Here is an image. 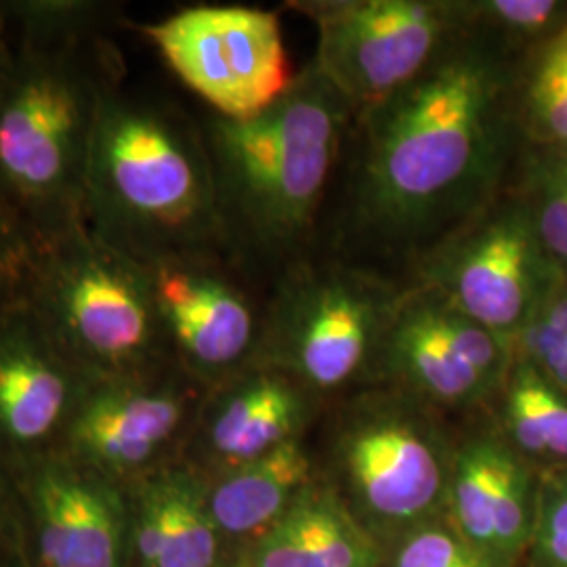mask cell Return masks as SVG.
Returning <instances> with one entry per match:
<instances>
[{"instance_id": "20", "label": "cell", "mask_w": 567, "mask_h": 567, "mask_svg": "<svg viewBox=\"0 0 567 567\" xmlns=\"http://www.w3.org/2000/svg\"><path fill=\"white\" fill-rule=\"evenodd\" d=\"M284 519L322 567H381L379 543L358 524L332 486L313 480Z\"/></svg>"}, {"instance_id": "16", "label": "cell", "mask_w": 567, "mask_h": 567, "mask_svg": "<svg viewBox=\"0 0 567 567\" xmlns=\"http://www.w3.org/2000/svg\"><path fill=\"white\" fill-rule=\"evenodd\" d=\"M447 513L456 532L494 567H511L534 529L536 494L519 452L496 435L454 452Z\"/></svg>"}, {"instance_id": "15", "label": "cell", "mask_w": 567, "mask_h": 567, "mask_svg": "<svg viewBox=\"0 0 567 567\" xmlns=\"http://www.w3.org/2000/svg\"><path fill=\"white\" fill-rule=\"evenodd\" d=\"M91 379L20 299L0 307V465L60 452Z\"/></svg>"}, {"instance_id": "24", "label": "cell", "mask_w": 567, "mask_h": 567, "mask_svg": "<svg viewBox=\"0 0 567 567\" xmlns=\"http://www.w3.org/2000/svg\"><path fill=\"white\" fill-rule=\"evenodd\" d=\"M527 107L534 135L567 150V37L540 63L529 89Z\"/></svg>"}, {"instance_id": "23", "label": "cell", "mask_w": 567, "mask_h": 567, "mask_svg": "<svg viewBox=\"0 0 567 567\" xmlns=\"http://www.w3.org/2000/svg\"><path fill=\"white\" fill-rule=\"evenodd\" d=\"M389 567H494L450 519H433L393 543Z\"/></svg>"}, {"instance_id": "7", "label": "cell", "mask_w": 567, "mask_h": 567, "mask_svg": "<svg viewBox=\"0 0 567 567\" xmlns=\"http://www.w3.org/2000/svg\"><path fill=\"white\" fill-rule=\"evenodd\" d=\"M400 295L351 269H324L284 284L264 318L255 364L276 368L309 391L351 383L379 362Z\"/></svg>"}, {"instance_id": "1", "label": "cell", "mask_w": 567, "mask_h": 567, "mask_svg": "<svg viewBox=\"0 0 567 567\" xmlns=\"http://www.w3.org/2000/svg\"><path fill=\"white\" fill-rule=\"evenodd\" d=\"M13 61L0 89V215L39 250L82 225L89 152L124 58L114 4L0 0Z\"/></svg>"}, {"instance_id": "2", "label": "cell", "mask_w": 567, "mask_h": 567, "mask_svg": "<svg viewBox=\"0 0 567 567\" xmlns=\"http://www.w3.org/2000/svg\"><path fill=\"white\" fill-rule=\"evenodd\" d=\"M503 93L484 47L452 44L419 81L365 110L358 177L365 221L416 238L475 210L503 163Z\"/></svg>"}, {"instance_id": "3", "label": "cell", "mask_w": 567, "mask_h": 567, "mask_svg": "<svg viewBox=\"0 0 567 567\" xmlns=\"http://www.w3.org/2000/svg\"><path fill=\"white\" fill-rule=\"evenodd\" d=\"M82 225L143 265L225 252L203 126L116 84L91 142Z\"/></svg>"}, {"instance_id": "17", "label": "cell", "mask_w": 567, "mask_h": 567, "mask_svg": "<svg viewBox=\"0 0 567 567\" xmlns=\"http://www.w3.org/2000/svg\"><path fill=\"white\" fill-rule=\"evenodd\" d=\"M307 386L267 365H248L219 385L192 425L194 450L215 475L299 440L309 416Z\"/></svg>"}, {"instance_id": "28", "label": "cell", "mask_w": 567, "mask_h": 567, "mask_svg": "<svg viewBox=\"0 0 567 567\" xmlns=\"http://www.w3.org/2000/svg\"><path fill=\"white\" fill-rule=\"evenodd\" d=\"M32 257L30 244L0 215V307L23 295Z\"/></svg>"}, {"instance_id": "18", "label": "cell", "mask_w": 567, "mask_h": 567, "mask_svg": "<svg viewBox=\"0 0 567 567\" xmlns=\"http://www.w3.org/2000/svg\"><path fill=\"white\" fill-rule=\"evenodd\" d=\"M128 487L131 553L140 567H219L221 532L208 480L189 463H168Z\"/></svg>"}, {"instance_id": "27", "label": "cell", "mask_w": 567, "mask_h": 567, "mask_svg": "<svg viewBox=\"0 0 567 567\" xmlns=\"http://www.w3.org/2000/svg\"><path fill=\"white\" fill-rule=\"evenodd\" d=\"M246 567H322L313 553L305 547L303 540L280 519L274 527L261 534L250 548Z\"/></svg>"}, {"instance_id": "6", "label": "cell", "mask_w": 567, "mask_h": 567, "mask_svg": "<svg viewBox=\"0 0 567 567\" xmlns=\"http://www.w3.org/2000/svg\"><path fill=\"white\" fill-rule=\"evenodd\" d=\"M408 391L370 393L337 426V494L377 543H398L447 507L456 447Z\"/></svg>"}, {"instance_id": "21", "label": "cell", "mask_w": 567, "mask_h": 567, "mask_svg": "<svg viewBox=\"0 0 567 567\" xmlns=\"http://www.w3.org/2000/svg\"><path fill=\"white\" fill-rule=\"evenodd\" d=\"M505 421L519 454L567 461V395L522 358L508 374Z\"/></svg>"}, {"instance_id": "14", "label": "cell", "mask_w": 567, "mask_h": 567, "mask_svg": "<svg viewBox=\"0 0 567 567\" xmlns=\"http://www.w3.org/2000/svg\"><path fill=\"white\" fill-rule=\"evenodd\" d=\"M11 468L32 515L39 567H126L131 511L124 486L61 452Z\"/></svg>"}, {"instance_id": "19", "label": "cell", "mask_w": 567, "mask_h": 567, "mask_svg": "<svg viewBox=\"0 0 567 567\" xmlns=\"http://www.w3.org/2000/svg\"><path fill=\"white\" fill-rule=\"evenodd\" d=\"M311 482L313 463L299 437L217 473L208 482L206 503L221 536L259 538L282 519Z\"/></svg>"}, {"instance_id": "9", "label": "cell", "mask_w": 567, "mask_h": 567, "mask_svg": "<svg viewBox=\"0 0 567 567\" xmlns=\"http://www.w3.org/2000/svg\"><path fill=\"white\" fill-rule=\"evenodd\" d=\"M142 32L179 81L229 121L261 114L295 81L274 11L203 4L147 23Z\"/></svg>"}, {"instance_id": "13", "label": "cell", "mask_w": 567, "mask_h": 567, "mask_svg": "<svg viewBox=\"0 0 567 567\" xmlns=\"http://www.w3.org/2000/svg\"><path fill=\"white\" fill-rule=\"evenodd\" d=\"M219 261L196 255L147 265L168 358L208 389L255 364L264 337L250 297Z\"/></svg>"}, {"instance_id": "25", "label": "cell", "mask_w": 567, "mask_h": 567, "mask_svg": "<svg viewBox=\"0 0 567 567\" xmlns=\"http://www.w3.org/2000/svg\"><path fill=\"white\" fill-rule=\"evenodd\" d=\"M532 548L534 566L567 567V466L548 475L536 494Z\"/></svg>"}, {"instance_id": "8", "label": "cell", "mask_w": 567, "mask_h": 567, "mask_svg": "<svg viewBox=\"0 0 567 567\" xmlns=\"http://www.w3.org/2000/svg\"><path fill=\"white\" fill-rule=\"evenodd\" d=\"M316 23L313 65L353 110L419 81L466 25L465 2L341 0L303 4Z\"/></svg>"}, {"instance_id": "5", "label": "cell", "mask_w": 567, "mask_h": 567, "mask_svg": "<svg viewBox=\"0 0 567 567\" xmlns=\"http://www.w3.org/2000/svg\"><path fill=\"white\" fill-rule=\"evenodd\" d=\"M23 301L91 381L171 364L147 265L84 225L34 250Z\"/></svg>"}, {"instance_id": "4", "label": "cell", "mask_w": 567, "mask_h": 567, "mask_svg": "<svg viewBox=\"0 0 567 567\" xmlns=\"http://www.w3.org/2000/svg\"><path fill=\"white\" fill-rule=\"evenodd\" d=\"M351 112L311 63L261 114L208 118L203 131L225 252L276 257L303 240Z\"/></svg>"}, {"instance_id": "12", "label": "cell", "mask_w": 567, "mask_h": 567, "mask_svg": "<svg viewBox=\"0 0 567 567\" xmlns=\"http://www.w3.org/2000/svg\"><path fill=\"white\" fill-rule=\"evenodd\" d=\"M379 362L419 400L463 408L507 381L515 347L421 284L400 297Z\"/></svg>"}, {"instance_id": "10", "label": "cell", "mask_w": 567, "mask_h": 567, "mask_svg": "<svg viewBox=\"0 0 567 567\" xmlns=\"http://www.w3.org/2000/svg\"><path fill=\"white\" fill-rule=\"evenodd\" d=\"M566 276L550 261L524 204L486 208L426 259L423 286L513 343Z\"/></svg>"}, {"instance_id": "11", "label": "cell", "mask_w": 567, "mask_h": 567, "mask_svg": "<svg viewBox=\"0 0 567 567\" xmlns=\"http://www.w3.org/2000/svg\"><path fill=\"white\" fill-rule=\"evenodd\" d=\"M206 389L173 362L140 374L91 381L60 452L118 486H131L173 463L168 456L194 425Z\"/></svg>"}, {"instance_id": "22", "label": "cell", "mask_w": 567, "mask_h": 567, "mask_svg": "<svg viewBox=\"0 0 567 567\" xmlns=\"http://www.w3.org/2000/svg\"><path fill=\"white\" fill-rule=\"evenodd\" d=\"M522 204L538 243L567 276V150L550 152L534 163Z\"/></svg>"}, {"instance_id": "29", "label": "cell", "mask_w": 567, "mask_h": 567, "mask_svg": "<svg viewBox=\"0 0 567 567\" xmlns=\"http://www.w3.org/2000/svg\"><path fill=\"white\" fill-rule=\"evenodd\" d=\"M11 61H13V34H11V25L9 20L0 7V89L7 81V74H9V68H11Z\"/></svg>"}, {"instance_id": "26", "label": "cell", "mask_w": 567, "mask_h": 567, "mask_svg": "<svg viewBox=\"0 0 567 567\" xmlns=\"http://www.w3.org/2000/svg\"><path fill=\"white\" fill-rule=\"evenodd\" d=\"M466 23H484L515 34L543 32L561 13L553 0H489L465 2Z\"/></svg>"}]
</instances>
